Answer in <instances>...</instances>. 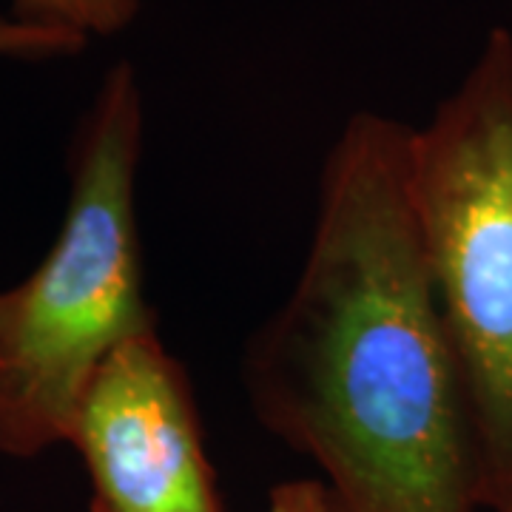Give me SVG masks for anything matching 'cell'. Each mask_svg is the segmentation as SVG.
I'll return each mask as SVG.
<instances>
[{"label": "cell", "mask_w": 512, "mask_h": 512, "mask_svg": "<svg viewBox=\"0 0 512 512\" xmlns=\"http://www.w3.org/2000/svg\"><path fill=\"white\" fill-rule=\"evenodd\" d=\"M143 0H12V18L72 35L111 37L140 18Z\"/></svg>", "instance_id": "5b68a950"}, {"label": "cell", "mask_w": 512, "mask_h": 512, "mask_svg": "<svg viewBox=\"0 0 512 512\" xmlns=\"http://www.w3.org/2000/svg\"><path fill=\"white\" fill-rule=\"evenodd\" d=\"M69 447L89 478L92 512H225L194 384L160 328L106 359Z\"/></svg>", "instance_id": "277c9868"}, {"label": "cell", "mask_w": 512, "mask_h": 512, "mask_svg": "<svg viewBox=\"0 0 512 512\" xmlns=\"http://www.w3.org/2000/svg\"><path fill=\"white\" fill-rule=\"evenodd\" d=\"M89 40L72 32L32 26L12 15H0V57L3 60H55L80 55Z\"/></svg>", "instance_id": "8992f818"}, {"label": "cell", "mask_w": 512, "mask_h": 512, "mask_svg": "<svg viewBox=\"0 0 512 512\" xmlns=\"http://www.w3.org/2000/svg\"><path fill=\"white\" fill-rule=\"evenodd\" d=\"M410 128L350 114L299 276L242 350L254 419L319 467L333 512L478 510L470 402L407 188Z\"/></svg>", "instance_id": "6da1fadb"}, {"label": "cell", "mask_w": 512, "mask_h": 512, "mask_svg": "<svg viewBox=\"0 0 512 512\" xmlns=\"http://www.w3.org/2000/svg\"><path fill=\"white\" fill-rule=\"evenodd\" d=\"M407 188L456 350L476 444L478 510L512 507V32L410 128Z\"/></svg>", "instance_id": "3957f363"}, {"label": "cell", "mask_w": 512, "mask_h": 512, "mask_svg": "<svg viewBox=\"0 0 512 512\" xmlns=\"http://www.w3.org/2000/svg\"><path fill=\"white\" fill-rule=\"evenodd\" d=\"M268 512H333V507L319 478H293L271 490Z\"/></svg>", "instance_id": "52a82bcc"}, {"label": "cell", "mask_w": 512, "mask_h": 512, "mask_svg": "<svg viewBox=\"0 0 512 512\" xmlns=\"http://www.w3.org/2000/svg\"><path fill=\"white\" fill-rule=\"evenodd\" d=\"M146 143L140 74L106 69L69 146V202L32 274L0 291V453L69 444L94 376L123 342L157 328L146 299L137 174Z\"/></svg>", "instance_id": "7a4b0ae2"}, {"label": "cell", "mask_w": 512, "mask_h": 512, "mask_svg": "<svg viewBox=\"0 0 512 512\" xmlns=\"http://www.w3.org/2000/svg\"><path fill=\"white\" fill-rule=\"evenodd\" d=\"M507 512H512V507H510V510H507Z\"/></svg>", "instance_id": "ba28073f"}]
</instances>
